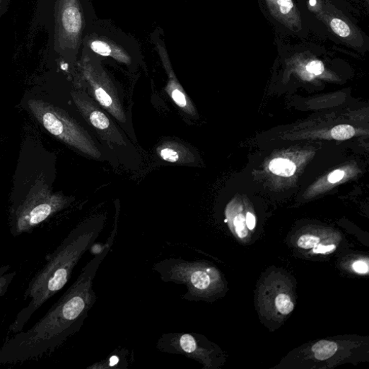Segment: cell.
Here are the masks:
<instances>
[{"label":"cell","instance_id":"7","mask_svg":"<svg viewBox=\"0 0 369 369\" xmlns=\"http://www.w3.org/2000/svg\"><path fill=\"white\" fill-rule=\"evenodd\" d=\"M57 42L62 49L77 50L87 25L81 0H59Z\"/></svg>","mask_w":369,"mask_h":369},{"label":"cell","instance_id":"15","mask_svg":"<svg viewBox=\"0 0 369 369\" xmlns=\"http://www.w3.org/2000/svg\"><path fill=\"white\" fill-rule=\"evenodd\" d=\"M90 121L92 125L100 130L107 129L110 122L107 117L98 110H94L90 115Z\"/></svg>","mask_w":369,"mask_h":369},{"label":"cell","instance_id":"21","mask_svg":"<svg viewBox=\"0 0 369 369\" xmlns=\"http://www.w3.org/2000/svg\"><path fill=\"white\" fill-rule=\"evenodd\" d=\"M352 268L357 274H366L368 273V263L362 260L355 262L352 265Z\"/></svg>","mask_w":369,"mask_h":369},{"label":"cell","instance_id":"20","mask_svg":"<svg viewBox=\"0 0 369 369\" xmlns=\"http://www.w3.org/2000/svg\"><path fill=\"white\" fill-rule=\"evenodd\" d=\"M307 71L315 76H320L324 71V65L320 61H312L306 66Z\"/></svg>","mask_w":369,"mask_h":369},{"label":"cell","instance_id":"14","mask_svg":"<svg viewBox=\"0 0 369 369\" xmlns=\"http://www.w3.org/2000/svg\"><path fill=\"white\" fill-rule=\"evenodd\" d=\"M355 134L354 129L349 125H339L331 131V135L337 140H346Z\"/></svg>","mask_w":369,"mask_h":369},{"label":"cell","instance_id":"5","mask_svg":"<svg viewBox=\"0 0 369 369\" xmlns=\"http://www.w3.org/2000/svg\"><path fill=\"white\" fill-rule=\"evenodd\" d=\"M26 106L35 120L50 134L83 153L96 156L91 141L63 110L42 99H29Z\"/></svg>","mask_w":369,"mask_h":369},{"label":"cell","instance_id":"11","mask_svg":"<svg viewBox=\"0 0 369 369\" xmlns=\"http://www.w3.org/2000/svg\"><path fill=\"white\" fill-rule=\"evenodd\" d=\"M9 265L0 267V298L5 296L11 284L17 276L16 271H12Z\"/></svg>","mask_w":369,"mask_h":369},{"label":"cell","instance_id":"13","mask_svg":"<svg viewBox=\"0 0 369 369\" xmlns=\"http://www.w3.org/2000/svg\"><path fill=\"white\" fill-rule=\"evenodd\" d=\"M168 88L170 89L171 97L174 102L180 107H187L188 103L186 95L177 87L172 79L170 81Z\"/></svg>","mask_w":369,"mask_h":369},{"label":"cell","instance_id":"25","mask_svg":"<svg viewBox=\"0 0 369 369\" xmlns=\"http://www.w3.org/2000/svg\"><path fill=\"white\" fill-rule=\"evenodd\" d=\"M2 0H0V6H1ZM1 7V6H0Z\"/></svg>","mask_w":369,"mask_h":369},{"label":"cell","instance_id":"2","mask_svg":"<svg viewBox=\"0 0 369 369\" xmlns=\"http://www.w3.org/2000/svg\"><path fill=\"white\" fill-rule=\"evenodd\" d=\"M104 228V219L84 221L64 239L47 257L46 265L30 280L23 294L28 305L8 328L12 335L23 330L32 316L68 283L74 269L95 244Z\"/></svg>","mask_w":369,"mask_h":369},{"label":"cell","instance_id":"18","mask_svg":"<svg viewBox=\"0 0 369 369\" xmlns=\"http://www.w3.org/2000/svg\"><path fill=\"white\" fill-rule=\"evenodd\" d=\"M330 27L337 35L344 37H348L351 34V30L347 23L339 18L332 20Z\"/></svg>","mask_w":369,"mask_h":369},{"label":"cell","instance_id":"23","mask_svg":"<svg viewBox=\"0 0 369 369\" xmlns=\"http://www.w3.org/2000/svg\"><path fill=\"white\" fill-rule=\"evenodd\" d=\"M345 175V172L343 170H335L331 172L328 176V180L331 183H336L343 179Z\"/></svg>","mask_w":369,"mask_h":369},{"label":"cell","instance_id":"10","mask_svg":"<svg viewBox=\"0 0 369 369\" xmlns=\"http://www.w3.org/2000/svg\"><path fill=\"white\" fill-rule=\"evenodd\" d=\"M269 168L275 175L289 177L294 174L296 166L288 160L278 158L271 161Z\"/></svg>","mask_w":369,"mask_h":369},{"label":"cell","instance_id":"22","mask_svg":"<svg viewBox=\"0 0 369 369\" xmlns=\"http://www.w3.org/2000/svg\"><path fill=\"white\" fill-rule=\"evenodd\" d=\"M277 2L282 14H288L293 8L292 0H277Z\"/></svg>","mask_w":369,"mask_h":369},{"label":"cell","instance_id":"17","mask_svg":"<svg viewBox=\"0 0 369 369\" xmlns=\"http://www.w3.org/2000/svg\"><path fill=\"white\" fill-rule=\"evenodd\" d=\"M94 87L95 96L99 103L106 108H112L113 105L112 98H110L102 88L97 86L96 85H94Z\"/></svg>","mask_w":369,"mask_h":369},{"label":"cell","instance_id":"19","mask_svg":"<svg viewBox=\"0 0 369 369\" xmlns=\"http://www.w3.org/2000/svg\"><path fill=\"white\" fill-rule=\"evenodd\" d=\"M160 154L163 160L169 163H176L179 160L178 153L170 148L163 149Z\"/></svg>","mask_w":369,"mask_h":369},{"label":"cell","instance_id":"6","mask_svg":"<svg viewBox=\"0 0 369 369\" xmlns=\"http://www.w3.org/2000/svg\"><path fill=\"white\" fill-rule=\"evenodd\" d=\"M84 42L86 49L93 54L127 66L140 54L139 47L131 36L103 21L93 23Z\"/></svg>","mask_w":369,"mask_h":369},{"label":"cell","instance_id":"8","mask_svg":"<svg viewBox=\"0 0 369 369\" xmlns=\"http://www.w3.org/2000/svg\"><path fill=\"white\" fill-rule=\"evenodd\" d=\"M298 245L302 249H312L313 252L317 254L329 253L336 248L335 245H323L319 237L312 235H305L298 240Z\"/></svg>","mask_w":369,"mask_h":369},{"label":"cell","instance_id":"9","mask_svg":"<svg viewBox=\"0 0 369 369\" xmlns=\"http://www.w3.org/2000/svg\"><path fill=\"white\" fill-rule=\"evenodd\" d=\"M338 351L336 343L329 341H320L312 348V351L316 359L324 361L333 357Z\"/></svg>","mask_w":369,"mask_h":369},{"label":"cell","instance_id":"3","mask_svg":"<svg viewBox=\"0 0 369 369\" xmlns=\"http://www.w3.org/2000/svg\"><path fill=\"white\" fill-rule=\"evenodd\" d=\"M69 203V199L52 192L44 176L37 177L29 191L11 199V235L17 238L32 233Z\"/></svg>","mask_w":369,"mask_h":369},{"label":"cell","instance_id":"12","mask_svg":"<svg viewBox=\"0 0 369 369\" xmlns=\"http://www.w3.org/2000/svg\"><path fill=\"white\" fill-rule=\"evenodd\" d=\"M276 305L279 312L283 315H288L294 308V305L290 297L285 293L279 295L276 300Z\"/></svg>","mask_w":369,"mask_h":369},{"label":"cell","instance_id":"4","mask_svg":"<svg viewBox=\"0 0 369 369\" xmlns=\"http://www.w3.org/2000/svg\"><path fill=\"white\" fill-rule=\"evenodd\" d=\"M153 270L165 283L186 286L187 292L181 299L199 301L210 296L219 281L218 271L201 262H190L180 258H167L155 264Z\"/></svg>","mask_w":369,"mask_h":369},{"label":"cell","instance_id":"1","mask_svg":"<svg viewBox=\"0 0 369 369\" xmlns=\"http://www.w3.org/2000/svg\"><path fill=\"white\" fill-rule=\"evenodd\" d=\"M113 245L95 254L60 299L30 329L8 338L0 348V364L42 358L60 348L81 329L97 302L93 281Z\"/></svg>","mask_w":369,"mask_h":369},{"label":"cell","instance_id":"24","mask_svg":"<svg viewBox=\"0 0 369 369\" xmlns=\"http://www.w3.org/2000/svg\"><path fill=\"white\" fill-rule=\"evenodd\" d=\"M246 226L249 230H253L256 226V220L254 216L250 213L247 212L245 216Z\"/></svg>","mask_w":369,"mask_h":369},{"label":"cell","instance_id":"16","mask_svg":"<svg viewBox=\"0 0 369 369\" xmlns=\"http://www.w3.org/2000/svg\"><path fill=\"white\" fill-rule=\"evenodd\" d=\"M233 225L236 235L240 239H245L248 235L247 228L246 226L245 216L243 214H238L233 221Z\"/></svg>","mask_w":369,"mask_h":369}]
</instances>
